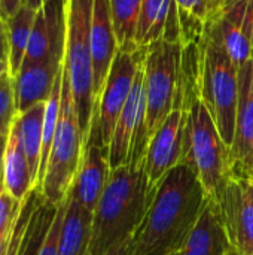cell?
Returning <instances> with one entry per match:
<instances>
[{"label":"cell","mask_w":253,"mask_h":255,"mask_svg":"<svg viewBox=\"0 0 253 255\" xmlns=\"http://www.w3.org/2000/svg\"><path fill=\"white\" fill-rule=\"evenodd\" d=\"M209 197L197 175L177 164L160 184L133 236L130 255H173L197 224Z\"/></svg>","instance_id":"6da1fadb"},{"label":"cell","mask_w":253,"mask_h":255,"mask_svg":"<svg viewBox=\"0 0 253 255\" xmlns=\"http://www.w3.org/2000/svg\"><path fill=\"white\" fill-rule=\"evenodd\" d=\"M149 208L143 166L125 164L110 172L92 214L89 255H106L134 236Z\"/></svg>","instance_id":"7a4b0ae2"},{"label":"cell","mask_w":253,"mask_h":255,"mask_svg":"<svg viewBox=\"0 0 253 255\" xmlns=\"http://www.w3.org/2000/svg\"><path fill=\"white\" fill-rule=\"evenodd\" d=\"M182 109L185 131L180 164L188 166L197 175L207 197L218 202L233 176L231 149L221 137L200 94L189 99Z\"/></svg>","instance_id":"3957f363"},{"label":"cell","mask_w":253,"mask_h":255,"mask_svg":"<svg viewBox=\"0 0 253 255\" xmlns=\"http://www.w3.org/2000/svg\"><path fill=\"white\" fill-rule=\"evenodd\" d=\"M84 145L85 140L75 108L70 79L66 66H63L60 118L51 146L45 176L39 190L46 205L58 208L67 200L81 166Z\"/></svg>","instance_id":"277c9868"},{"label":"cell","mask_w":253,"mask_h":255,"mask_svg":"<svg viewBox=\"0 0 253 255\" xmlns=\"http://www.w3.org/2000/svg\"><path fill=\"white\" fill-rule=\"evenodd\" d=\"M94 0H67V34L64 66L70 79L75 108L86 142L95 109L91 58V22Z\"/></svg>","instance_id":"5b68a950"},{"label":"cell","mask_w":253,"mask_h":255,"mask_svg":"<svg viewBox=\"0 0 253 255\" xmlns=\"http://www.w3.org/2000/svg\"><path fill=\"white\" fill-rule=\"evenodd\" d=\"M239 94V67L233 63L218 36L207 27L200 97L230 149L236 131Z\"/></svg>","instance_id":"8992f818"},{"label":"cell","mask_w":253,"mask_h":255,"mask_svg":"<svg viewBox=\"0 0 253 255\" xmlns=\"http://www.w3.org/2000/svg\"><path fill=\"white\" fill-rule=\"evenodd\" d=\"M180 57V43H169L164 40H158L146 46L143 61L146 145L176 108Z\"/></svg>","instance_id":"52a82bcc"},{"label":"cell","mask_w":253,"mask_h":255,"mask_svg":"<svg viewBox=\"0 0 253 255\" xmlns=\"http://www.w3.org/2000/svg\"><path fill=\"white\" fill-rule=\"evenodd\" d=\"M146 48L118 49L107 79L97 100L89 133L97 136L107 151L118 118L130 97L136 75L145 61Z\"/></svg>","instance_id":"ba28073f"},{"label":"cell","mask_w":253,"mask_h":255,"mask_svg":"<svg viewBox=\"0 0 253 255\" xmlns=\"http://www.w3.org/2000/svg\"><path fill=\"white\" fill-rule=\"evenodd\" d=\"M183 131H185V111L173 109L164 124L151 137L142 166L148 184L149 205L171 169L180 164L183 149Z\"/></svg>","instance_id":"9c48e42d"},{"label":"cell","mask_w":253,"mask_h":255,"mask_svg":"<svg viewBox=\"0 0 253 255\" xmlns=\"http://www.w3.org/2000/svg\"><path fill=\"white\" fill-rule=\"evenodd\" d=\"M216 203L231 248L253 254V178L233 175Z\"/></svg>","instance_id":"30bf717a"},{"label":"cell","mask_w":253,"mask_h":255,"mask_svg":"<svg viewBox=\"0 0 253 255\" xmlns=\"http://www.w3.org/2000/svg\"><path fill=\"white\" fill-rule=\"evenodd\" d=\"M67 0H46L36 12L22 64L63 61L66 55Z\"/></svg>","instance_id":"8fae6325"},{"label":"cell","mask_w":253,"mask_h":255,"mask_svg":"<svg viewBox=\"0 0 253 255\" xmlns=\"http://www.w3.org/2000/svg\"><path fill=\"white\" fill-rule=\"evenodd\" d=\"M206 24L218 36L239 69L252 60L249 0H237L219 7L209 16Z\"/></svg>","instance_id":"7c38bea8"},{"label":"cell","mask_w":253,"mask_h":255,"mask_svg":"<svg viewBox=\"0 0 253 255\" xmlns=\"http://www.w3.org/2000/svg\"><path fill=\"white\" fill-rule=\"evenodd\" d=\"M110 172L107 151L101 146L97 136L88 134L70 194L89 214H94L109 182Z\"/></svg>","instance_id":"4fadbf2b"},{"label":"cell","mask_w":253,"mask_h":255,"mask_svg":"<svg viewBox=\"0 0 253 255\" xmlns=\"http://www.w3.org/2000/svg\"><path fill=\"white\" fill-rule=\"evenodd\" d=\"M239 106L231 145L233 175L253 178V63L239 69Z\"/></svg>","instance_id":"5bb4252c"},{"label":"cell","mask_w":253,"mask_h":255,"mask_svg":"<svg viewBox=\"0 0 253 255\" xmlns=\"http://www.w3.org/2000/svg\"><path fill=\"white\" fill-rule=\"evenodd\" d=\"M118 40L110 15L109 0H94L91 22V58L94 75L95 105L107 79L110 66L118 52Z\"/></svg>","instance_id":"9a60e30c"},{"label":"cell","mask_w":253,"mask_h":255,"mask_svg":"<svg viewBox=\"0 0 253 255\" xmlns=\"http://www.w3.org/2000/svg\"><path fill=\"white\" fill-rule=\"evenodd\" d=\"M63 64L64 60L21 66L19 72L13 78L18 114H22L39 103H46Z\"/></svg>","instance_id":"2e32d148"},{"label":"cell","mask_w":253,"mask_h":255,"mask_svg":"<svg viewBox=\"0 0 253 255\" xmlns=\"http://www.w3.org/2000/svg\"><path fill=\"white\" fill-rule=\"evenodd\" d=\"M230 250L219 206L209 199L192 232L173 255H227Z\"/></svg>","instance_id":"e0dca14e"},{"label":"cell","mask_w":253,"mask_h":255,"mask_svg":"<svg viewBox=\"0 0 253 255\" xmlns=\"http://www.w3.org/2000/svg\"><path fill=\"white\" fill-rule=\"evenodd\" d=\"M1 182L6 191L19 203H22L30 193L36 190L16 123H13V127L7 136Z\"/></svg>","instance_id":"ac0fdd59"},{"label":"cell","mask_w":253,"mask_h":255,"mask_svg":"<svg viewBox=\"0 0 253 255\" xmlns=\"http://www.w3.org/2000/svg\"><path fill=\"white\" fill-rule=\"evenodd\" d=\"M92 214L85 211L69 193L57 255H89Z\"/></svg>","instance_id":"d6986e66"},{"label":"cell","mask_w":253,"mask_h":255,"mask_svg":"<svg viewBox=\"0 0 253 255\" xmlns=\"http://www.w3.org/2000/svg\"><path fill=\"white\" fill-rule=\"evenodd\" d=\"M43 117H45V103H39L22 114H18L15 120L24 146V152L27 155L34 187H37L39 170H40Z\"/></svg>","instance_id":"ffe728a7"},{"label":"cell","mask_w":253,"mask_h":255,"mask_svg":"<svg viewBox=\"0 0 253 255\" xmlns=\"http://www.w3.org/2000/svg\"><path fill=\"white\" fill-rule=\"evenodd\" d=\"M177 7L174 0H143L136 42L140 48H146L163 40L167 22Z\"/></svg>","instance_id":"44dd1931"},{"label":"cell","mask_w":253,"mask_h":255,"mask_svg":"<svg viewBox=\"0 0 253 255\" xmlns=\"http://www.w3.org/2000/svg\"><path fill=\"white\" fill-rule=\"evenodd\" d=\"M34 19L36 10L21 6V9L7 22H4L9 48V75L12 78L16 76L25 58Z\"/></svg>","instance_id":"7402d4cb"},{"label":"cell","mask_w":253,"mask_h":255,"mask_svg":"<svg viewBox=\"0 0 253 255\" xmlns=\"http://www.w3.org/2000/svg\"><path fill=\"white\" fill-rule=\"evenodd\" d=\"M110 15L119 49H139L136 42L143 0H109Z\"/></svg>","instance_id":"603a6c76"},{"label":"cell","mask_w":253,"mask_h":255,"mask_svg":"<svg viewBox=\"0 0 253 255\" xmlns=\"http://www.w3.org/2000/svg\"><path fill=\"white\" fill-rule=\"evenodd\" d=\"M57 209L58 208L46 205L42 199V202L37 205L36 211L30 218L18 255H39L45 238L49 232V227L54 221V217L57 214Z\"/></svg>","instance_id":"cb8c5ba5"},{"label":"cell","mask_w":253,"mask_h":255,"mask_svg":"<svg viewBox=\"0 0 253 255\" xmlns=\"http://www.w3.org/2000/svg\"><path fill=\"white\" fill-rule=\"evenodd\" d=\"M40 202H42L40 193L37 190H33L30 193V196L21 203V211H19L18 218L15 221L10 239H9L6 248L3 250V253L0 255H18L22 239H24V235H25V230H27L28 223H30V218H31L33 212L36 211V208Z\"/></svg>","instance_id":"d4e9b609"},{"label":"cell","mask_w":253,"mask_h":255,"mask_svg":"<svg viewBox=\"0 0 253 255\" xmlns=\"http://www.w3.org/2000/svg\"><path fill=\"white\" fill-rule=\"evenodd\" d=\"M16 117L18 111L15 103L13 78L7 72L0 81V136H9Z\"/></svg>","instance_id":"484cf974"},{"label":"cell","mask_w":253,"mask_h":255,"mask_svg":"<svg viewBox=\"0 0 253 255\" xmlns=\"http://www.w3.org/2000/svg\"><path fill=\"white\" fill-rule=\"evenodd\" d=\"M21 211V203L16 202L0 182V233L13 227Z\"/></svg>","instance_id":"4316f807"},{"label":"cell","mask_w":253,"mask_h":255,"mask_svg":"<svg viewBox=\"0 0 253 255\" xmlns=\"http://www.w3.org/2000/svg\"><path fill=\"white\" fill-rule=\"evenodd\" d=\"M66 206H67V200L58 206L57 214L54 217V221H52V224L49 227V232H48V235L45 238V242H43V245L40 248L39 255H57L60 233H61V226H63L64 214H66Z\"/></svg>","instance_id":"83f0119b"},{"label":"cell","mask_w":253,"mask_h":255,"mask_svg":"<svg viewBox=\"0 0 253 255\" xmlns=\"http://www.w3.org/2000/svg\"><path fill=\"white\" fill-rule=\"evenodd\" d=\"M176 4L207 22L210 16V0H174Z\"/></svg>","instance_id":"f1b7e54d"},{"label":"cell","mask_w":253,"mask_h":255,"mask_svg":"<svg viewBox=\"0 0 253 255\" xmlns=\"http://www.w3.org/2000/svg\"><path fill=\"white\" fill-rule=\"evenodd\" d=\"M22 6V0H0V19L7 22Z\"/></svg>","instance_id":"f546056e"},{"label":"cell","mask_w":253,"mask_h":255,"mask_svg":"<svg viewBox=\"0 0 253 255\" xmlns=\"http://www.w3.org/2000/svg\"><path fill=\"white\" fill-rule=\"evenodd\" d=\"M0 55L7 57L9 60V48H7V34H6V24L0 19Z\"/></svg>","instance_id":"4dcf8cb0"},{"label":"cell","mask_w":253,"mask_h":255,"mask_svg":"<svg viewBox=\"0 0 253 255\" xmlns=\"http://www.w3.org/2000/svg\"><path fill=\"white\" fill-rule=\"evenodd\" d=\"M131 241H133V238L128 239L127 242H124L122 245L113 248L112 251H109L106 255H130L131 254Z\"/></svg>","instance_id":"1f68e13d"},{"label":"cell","mask_w":253,"mask_h":255,"mask_svg":"<svg viewBox=\"0 0 253 255\" xmlns=\"http://www.w3.org/2000/svg\"><path fill=\"white\" fill-rule=\"evenodd\" d=\"M6 145H7V137L0 136V182H1V178H3V161H4Z\"/></svg>","instance_id":"d6a6232c"},{"label":"cell","mask_w":253,"mask_h":255,"mask_svg":"<svg viewBox=\"0 0 253 255\" xmlns=\"http://www.w3.org/2000/svg\"><path fill=\"white\" fill-rule=\"evenodd\" d=\"M16 218H18V217H16ZM13 226H15V224H13ZM12 230H13V227H10V229H7V230H4V232L0 233V254H1L3 250L6 248V245H7L9 239H10Z\"/></svg>","instance_id":"836d02e7"},{"label":"cell","mask_w":253,"mask_h":255,"mask_svg":"<svg viewBox=\"0 0 253 255\" xmlns=\"http://www.w3.org/2000/svg\"><path fill=\"white\" fill-rule=\"evenodd\" d=\"M45 1H46V0H22V6L30 7V9H33V10L37 12V10L45 4Z\"/></svg>","instance_id":"e575fe53"},{"label":"cell","mask_w":253,"mask_h":255,"mask_svg":"<svg viewBox=\"0 0 253 255\" xmlns=\"http://www.w3.org/2000/svg\"><path fill=\"white\" fill-rule=\"evenodd\" d=\"M7 72H9V60H7V57L0 55V81L3 78V75L7 73Z\"/></svg>","instance_id":"d590c367"},{"label":"cell","mask_w":253,"mask_h":255,"mask_svg":"<svg viewBox=\"0 0 253 255\" xmlns=\"http://www.w3.org/2000/svg\"><path fill=\"white\" fill-rule=\"evenodd\" d=\"M249 25H251V40L253 49V0H249Z\"/></svg>","instance_id":"8d00e7d4"},{"label":"cell","mask_w":253,"mask_h":255,"mask_svg":"<svg viewBox=\"0 0 253 255\" xmlns=\"http://www.w3.org/2000/svg\"><path fill=\"white\" fill-rule=\"evenodd\" d=\"M234 1H237V0H215L212 13H213V12H216L219 7H222V6H225V4H230V3H234ZM212 13H210V15H212Z\"/></svg>","instance_id":"74e56055"},{"label":"cell","mask_w":253,"mask_h":255,"mask_svg":"<svg viewBox=\"0 0 253 255\" xmlns=\"http://www.w3.org/2000/svg\"><path fill=\"white\" fill-rule=\"evenodd\" d=\"M227 255H253V254H240V253H237V251H234L233 248L227 253Z\"/></svg>","instance_id":"f35d334b"},{"label":"cell","mask_w":253,"mask_h":255,"mask_svg":"<svg viewBox=\"0 0 253 255\" xmlns=\"http://www.w3.org/2000/svg\"><path fill=\"white\" fill-rule=\"evenodd\" d=\"M213 3H215V0H210V7H212V10H213ZM212 10H210V13H212Z\"/></svg>","instance_id":"ab89813d"},{"label":"cell","mask_w":253,"mask_h":255,"mask_svg":"<svg viewBox=\"0 0 253 255\" xmlns=\"http://www.w3.org/2000/svg\"><path fill=\"white\" fill-rule=\"evenodd\" d=\"M252 63H253V52H252Z\"/></svg>","instance_id":"60d3db41"}]
</instances>
